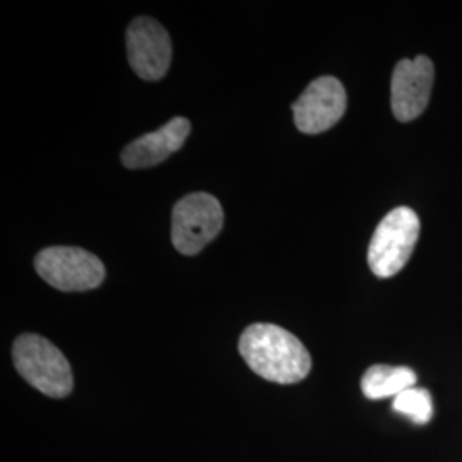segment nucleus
<instances>
[{
    "label": "nucleus",
    "mask_w": 462,
    "mask_h": 462,
    "mask_svg": "<svg viewBox=\"0 0 462 462\" xmlns=\"http://www.w3.org/2000/svg\"><path fill=\"white\" fill-rule=\"evenodd\" d=\"M189 134L190 122L185 116H175L158 131L144 134L127 144L122 151V163L131 170L160 165L182 148Z\"/></svg>",
    "instance_id": "9"
},
{
    "label": "nucleus",
    "mask_w": 462,
    "mask_h": 462,
    "mask_svg": "<svg viewBox=\"0 0 462 462\" xmlns=\"http://www.w3.org/2000/svg\"><path fill=\"white\" fill-rule=\"evenodd\" d=\"M393 410L416 425H427L433 416V399L427 389L411 387L394 397Z\"/></svg>",
    "instance_id": "11"
},
{
    "label": "nucleus",
    "mask_w": 462,
    "mask_h": 462,
    "mask_svg": "<svg viewBox=\"0 0 462 462\" xmlns=\"http://www.w3.org/2000/svg\"><path fill=\"white\" fill-rule=\"evenodd\" d=\"M435 67L429 57L402 59L391 81V106L399 122H411L429 106Z\"/></svg>",
    "instance_id": "8"
},
{
    "label": "nucleus",
    "mask_w": 462,
    "mask_h": 462,
    "mask_svg": "<svg viewBox=\"0 0 462 462\" xmlns=\"http://www.w3.org/2000/svg\"><path fill=\"white\" fill-rule=\"evenodd\" d=\"M225 223L219 200L196 192L180 199L171 213V242L183 255H196L211 244Z\"/></svg>",
    "instance_id": "4"
},
{
    "label": "nucleus",
    "mask_w": 462,
    "mask_h": 462,
    "mask_svg": "<svg viewBox=\"0 0 462 462\" xmlns=\"http://www.w3.org/2000/svg\"><path fill=\"white\" fill-rule=\"evenodd\" d=\"M346 105V89L339 79L317 78L291 106L295 125L303 134L326 133L343 118Z\"/></svg>",
    "instance_id": "6"
},
{
    "label": "nucleus",
    "mask_w": 462,
    "mask_h": 462,
    "mask_svg": "<svg viewBox=\"0 0 462 462\" xmlns=\"http://www.w3.org/2000/svg\"><path fill=\"white\" fill-rule=\"evenodd\" d=\"M127 55L134 72L144 81H158L171 64V40L165 28L151 19L137 17L127 28Z\"/></svg>",
    "instance_id": "7"
},
{
    "label": "nucleus",
    "mask_w": 462,
    "mask_h": 462,
    "mask_svg": "<svg viewBox=\"0 0 462 462\" xmlns=\"http://www.w3.org/2000/svg\"><path fill=\"white\" fill-rule=\"evenodd\" d=\"M34 267L50 286L60 291H89L105 280V265L98 257L79 247L43 248Z\"/></svg>",
    "instance_id": "5"
},
{
    "label": "nucleus",
    "mask_w": 462,
    "mask_h": 462,
    "mask_svg": "<svg viewBox=\"0 0 462 462\" xmlns=\"http://www.w3.org/2000/svg\"><path fill=\"white\" fill-rule=\"evenodd\" d=\"M420 236V217L396 208L379 223L368 245V265L377 278H393L408 264Z\"/></svg>",
    "instance_id": "3"
},
{
    "label": "nucleus",
    "mask_w": 462,
    "mask_h": 462,
    "mask_svg": "<svg viewBox=\"0 0 462 462\" xmlns=\"http://www.w3.org/2000/svg\"><path fill=\"white\" fill-rule=\"evenodd\" d=\"M13 360L19 375L45 396L67 397L74 377L62 351L38 334H23L14 341Z\"/></svg>",
    "instance_id": "2"
},
{
    "label": "nucleus",
    "mask_w": 462,
    "mask_h": 462,
    "mask_svg": "<svg viewBox=\"0 0 462 462\" xmlns=\"http://www.w3.org/2000/svg\"><path fill=\"white\" fill-rule=\"evenodd\" d=\"M416 372L410 366H391V365H374L362 377V391L366 399L380 401L387 397H396L416 387Z\"/></svg>",
    "instance_id": "10"
},
{
    "label": "nucleus",
    "mask_w": 462,
    "mask_h": 462,
    "mask_svg": "<svg viewBox=\"0 0 462 462\" xmlns=\"http://www.w3.org/2000/svg\"><path fill=\"white\" fill-rule=\"evenodd\" d=\"M238 351L252 372L282 385L297 383L312 370L309 349L290 330L274 324H252L238 341Z\"/></svg>",
    "instance_id": "1"
}]
</instances>
